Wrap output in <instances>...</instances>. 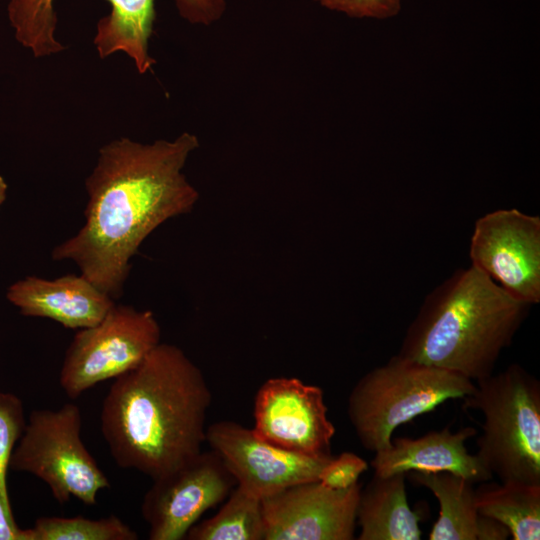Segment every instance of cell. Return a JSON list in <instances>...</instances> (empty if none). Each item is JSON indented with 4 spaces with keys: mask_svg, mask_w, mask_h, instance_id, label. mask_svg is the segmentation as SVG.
I'll use <instances>...</instances> for the list:
<instances>
[{
    "mask_svg": "<svg viewBox=\"0 0 540 540\" xmlns=\"http://www.w3.org/2000/svg\"><path fill=\"white\" fill-rule=\"evenodd\" d=\"M153 312L114 304L96 325L80 329L70 343L59 382L72 399L139 365L160 343Z\"/></svg>",
    "mask_w": 540,
    "mask_h": 540,
    "instance_id": "obj_8",
    "label": "cell"
},
{
    "mask_svg": "<svg viewBox=\"0 0 540 540\" xmlns=\"http://www.w3.org/2000/svg\"><path fill=\"white\" fill-rule=\"evenodd\" d=\"M211 399L192 360L159 343L104 398L100 427L115 463L155 479L193 458L205 442Z\"/></svg>",
    "mask_w": 540,
    "mask_h": 540,
    "instance_id": "obj_2",
    "label": "cell"
},
{
    "mask_svg": "<svg viewBox=\"0 0 540 540\" xmlns=\"http://www.w3.org/2000/svg\"><path fill=\"white\" fill-rule=\"evenodd\" d=\"M261 499L235 486L221 509L194 524L186 534L190 540H264Z\"/></svg>",
    "mask_w": 540,
    "mask_h": 540,
    "instance_id": "obj_19",
    "label": "cell"
},
{
    "mask_svg": "<svg viewBox=\"0 0 540 540\" xmlns=\"http://www.w3.org/2000/svg\"><path fill=\"white\" fill-rule=\"evenodd\" d=\"M362 486L332 489L318 480L261 499L264 540H352Z\"/></svg>",
    "mask_w": 540,
    "mask_h": 540,
    "instance_id": "obj_13",
    "label": "cell"
},
{
    "mask_svg": "<svg viewBox=\"0 0 540 540\" xmlns=\"http://www.w3.org/2000/svg\"><path fill=\"white\" fill-rule=\"evenodd\" d=\"M54 0H11L9 18L18 41L35 56L58 52L62 46L54 38ZM111 11L97 23L94 44L101 58L115 52L126 53L139 73L151 69L149 39L155 19L154 0H107ZM179 14L192 24L210 25L226 10L225 0H174Z\"/></svg>",
    "mask_w": 540,
    "mask_h": 540,
    "instance_id": "obj_6",
    "label": "cell"
},
{
    "mask_svg": "<svg viewBox=\"0 0 540 540\" xmlns=\"http://www.w3.org/2000/svg\"><path fill=\"white\" fill-rule=\"evenodd\" d=\"M7 184L4 181L3 177L0 175V205L4 202L6 198Z\"/></svg>",
    "mask_w": 540,
    "mask_h": 540,
    "instance_id": "obj_25",
    "label": "cell"
},
{
    "mask_svg": "<svg viewBox=\"0 0 540 540\" xmlns=\"http://www.w3.org/2000/svg\"><path fill=\"white\" fill-rule=\"evenodd\" d=\"M81 424L80 409L73 403L58 410H33L9 469L41 479L60 504L75 497L95 505L98 492L110 483L81 440Z\"/></svg>",
    "mask_w": 540,
    "mask_h": 540,
    "instance_id": "obj_7",
    "label": "cell"
},
{
    "mask_svg": "<svg viewBox=\"0 0 540 540\" xmlns=\"http://www.w3.org/2000/svg\"><path fill=\"white\" fill-rule=\"evenodd\" d=\"M28 540H137L138 534L115 515L100 519L83 516L40 517L27 529Z\"/></svg>",
    "mask_w": 540,
    "mask_h": 540,
    "instance_id": "obj_20",
    "label": "cell"
},
{
    "mask_svg": "<svg viewBox=\"0 0 540 540\" xmlns=\"http://www.w3.org/2000/svg\"><path fill=\"white\" fill-rule=\"evenodd\" d=\"M406 474L374 475L361 489L357 524L359 540H419L420 516L410 508Z\"/></svg>",
    "mask_w": 540,
    "mask_h": 540,
    "instance_id": "obj_16",
    "label": "cell"
},
{
    "mask_svg": "<svg viewBox=\"0 0 540 540\" xmlns=\"http://www.w3.org/2000/svg\"><path fill=\"white\" fill-rule=\"evenodd\" d=\"M529 306L475 266L459 269L425 297L398 355L476 382L493 374Z\"/></svg>",
    "mask_w": 540,
    "mask_h": 540,
    "instance_id": "obj_3",
    "label": "cell"
},
{
    "mask_svg": "<svg viewBox=\"0 0 540 540\" xmlns=\"http://www.w3.org/2000/svg\"><path fill=\"white\" fill-rule=\"evenodd\" d=\"M475 388L465 376L398 354L362 376L348 397L347 413L362 444L371 452L387 449L394 430L450 399Z\"/></svg>",
    "mask_w": 540,
    "mask_h": 540,
    "instance_id": "obj_5",
    "label": "cell"
},
{
    "mask_svg": "<svg viewBox=\"0 0 540 540\" xmlns=\"http://www.w3.org/2000/svg\"><path fill=\"white\" fill-rule=\"evenodd\" d=\"M463 407L484 421L476 456L501 482L540 484V382L519 364L477 380Z\"/></svg>",
    "mask_w": 540,
    "mask_h": 540,
    "instance_id": "obj_4",
    "label": "cell"
},
{
    "mask_svg": "<svg viewBox=\"0 0 540 540\" xmlns=\"http://www.w3.org/2000/svg\"><path fill=\"white\" fill-rule=\"evenodd\" d=\"M25 426L21 399L12 393L0 392V487H7L9 461Z\"/></svg>",
    "mask_w": 540,
    "mask_h": 540,
    "instance_id": "obj_21",
    "label": "cell"
},
{
    "mask_svg": "<svg viewBox=\"0 0 540 540\" xmlns=\"http://www.w3.org/2000/svg\"><path fill=\"white\" fill-rule=\"evenodd\" d=\"M198 147V138L188 132L172 141L142 144L121 138L103 146L85 182V224L53 249L52 258L73 261L81 275L119 298L143 241L198 201V191L183 173Z\"/></svg>",
    "mask_w": 540,
    "mask_h": 540,
    "instance_id": "obj_1",
    "label": "cell"
},
{
    "mask_svg": "<svg viewBox=\"0 0 540 540\" xmlns=\"http://www.w3.org/2000/svg\"><path fill=\"white\" fill-rule=\"evenodd\" d=\"M409 477L438 500L439 516L430 540H478L482 515L476 508L473 482L450 472H409Z\"/></svg>",
    "mask_w": 540,
    "mask_h": 540,
    "instance_id": "obj_17",
    "label": "cell"
},
{
    "mask_svg": "<svg viewBox=\"0 0 540 540\" xmlns=\"http://www.w3.org/2000/svg\"><path fill=\"white\" fill-rule=\"evenodd\" d=\"M481 483L475 489L479 514L506 526L513 540L540 539V484Z\"/></svg>",
    "mask_w": 540,
    "mask_h": 540,
    "instance_id": "obj_18",
    "label": "cell"
},
{
    "mask_svg": "<svg viewBox=\"0 0 540 540\" xmlns=\"http://www.w3.org/2000/svg\"><path fill=\"white\" fill-rule=\"evenodd\" d=\"M321 6L352 18L386 20L398 15L402 0H315Z\"/></svg>",
    "mask_w": 540,
    "mask_h": 540,
    "instance_id": "obj_23",
    "label": "cell"
},
{
    "mask_svg": "<svg viewBox=\"0 0 540 540\" xmlns=\"http://www.w3.org/2000/svg\"><path fill=\"white\" fill-rule=\"evenodd\" d=\"M7 298L25 316L49 318L79 330L96 325L115 304L83 275L54 280L29 276L12 284Z\"/></svg>",
    "mask_w": 540,
    "mask_h": 540,
    "instance_id": "obj_15",
    "label": "cell"
},
{
    "mask_svg": "<svg viewBox=\"0 0 540 540\" xmlns=\"http://www.w3.org/2000/svg\"><path fill=\"white\" fill-rule=\"evenodd\" d=\"M236 480L214 451L199 454L153 479L141 513L150 540H181L209 509L224 501Z\"/></svg>",
    "mask_w": 540,
    "mask_h": 540,
    "instance_id": "obj_9",
    "label": "cell"
},
{
    "mask_svg": "<svg viewBox=\"0 0 540 540\" xmlns=\"http://www.w3.org/2000/svg\"><path fill=\"white\" fill-rule=\"evenodd\" d=\"M471 426L456 432L446 426L418 438L398 437L390 446L375 453L371 461L376 476L409 472H450L473 483L489 481L493 475L476 454L468 453L465 442L475 436Z\"/></svg>",
    "mask_w": 540,
    "mask_h": 540,
    "instance_id": "obj_14",
    "label": "cell"
},
{
    "mask_svg": "<svg viewBox=\"0 0 540 540\" xmlns=\"http://www.w3.org/2000/svg\"><path fill=\"white\" fill-rule=\"evenodd\" d=\"M368 463L352 452L332 456L321 469L318 481L332 489H347L359 482L360 475L366 471Z\"/></svg>",
    "mask_w": 540,
    "mask_h": 540,
    "instance_id": "obj_22",
    "label": "cell"
},
{
    "mask_svg": "<svg viewBox=\"0 0 540 540\" xmlns=\"http://www.w3.org/2000/svg\"><path fill=\"white\" fill-rule=\"evenodd\" d=\"M205 441L221 457L236 485L260 499L294 484L317 481L332 457L282 449L229 420L207 427Z\"/></svg>",
    "mask_w": 540,
    "mask_h": 540,
    "instance_id": "obj_12",
    "label": "cell"
},
{
    "mask_svg": "<svg viewBox=\"0 0 540 540\" xmlns=\"http://www.w3.org/2000/svg\"><path fill=\"white\" fill-rule=\"evenodd\" d=\"M324 392L295 377H274L258 389L253 432L282 449L310 456H331L336 432L329 420Z\"/></svg>",
    "mask_w": 540,
    "mask_h": 540,
    "instance_id": "obj_11",
    "label": "cell"
},
{
    "mask_svg": "<svg viewBox=\"0 0 540 540\" xmlns=\"http://www.w3.org/2000/svg\"><path fill=\"white\" fill-rule=\"evenodd\" d=\"M0 540H28L27 529H21L17 526L7 487H0Z\"/></svg>",
    "mask_w": 540,
    "mask_h": 540,
    "instance_id": "obj_24",
    "label": "cell"
},
{
    "mask_svg": "<svg viewBox=\"0 0 540 540\" xmlns=\"http://www.w3.org/2000/svg\"><path fill=\"white\" fill-rule=\"evenodd\" d=\"M471 265L514 298L540 302V217L499 209L480 217L470 240Z\"/></svg>",
    "mask_w": 540,
    "mask_h": 540,
    "instance_id": "obj_10",
    "label": "cell"
}]
</instances>
